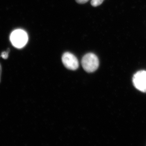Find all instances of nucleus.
<instances>
[{
  "mask_svg": "<svg viewBox=\"0 0 146 146\" xmlns=\"http://www.w3.org/2000/svg\"><path fill=\"white\" fill-rule=\"evenodd\" d=\"M104 0H92L91 1V5L94 7H97L102 4Z\"/></svg>",
  "mask_w": 146,
  "mask_h": 146,
  "instance_id": "nucleus-5",
  "label": "nucleus"
},
{
  "mask_svg": "<svg viewBox=\"0 0 146 146\" xmlns=\"http://www.w3.org/2000/svg\"><path fill=\"white\" fill-rule=\"evenodd\" d=\"M81 64L86 72H93L97 70L99 66L98 57L93 53H88L83 57Z\"/></svg>",
  "mask_w": 146,
  "mask_h": 146,
  "instance_id": "nucleus-1",
  "label": "nucleus"
},
{
  "mask_svg": "<svg viewBox=\"0 0 146 146\" xmlns=\"http://www.w3.org/2000/svg\"><path fill=\"white\" fill-rule=\"evenodd\" d=\"M10 40L13 46L18 48H21L27 43L28 35L25 31L21 29H17L11 33Z\"/></svg>",
  "mask_w": 146,
  "mask_h": 146,
  "instance_id": "nucleus-2",
  "label": "nucleus"
},
{
  "mask_svg": "<svg viewBox=\"0 0 146 146\" xmlns=\"http://www.w3.org/2000/svg\"><path fill=\"white\" fill-rule=\"evenodd\" d=\"M134 87L142 92L146 93V72L141 70L134 74L132 79Z\"/></svg>",
  "mask_w": 146,
  "mask_h": 146,
  "instance_id": "nucleus-3",
  "label": "nucleus"
},
{
  "mask_svg": "<svg viewBox=\"0 0 146 146\" xmlns=\"http://www.w3.org/2000/svg\"><path fill=\"white\" fill-rule=\"evenodd\" d=\"M76 1L80 4H84L87 3L89 0H76Z\"/></svg>",
  "mask_w": 146,
  "mask_h": 146,
  "instance_id": "nucleus-6",
  "label": "nucleus"
},
{
  "mask_svg": "<svg viewBox=\"0 0 146 146\" xmlns=\"http://www.w3.org/2000/svg\"><path fill=\"white\" fill-rule=\"evenodd\" d=\"M7 54L5 53V52H3V54H2V56H3V57L4 58H6L7 57Z\"/></svg>",
  "mask_w": 146,
  "mask_h": 146,
  "instance_id": "nucleus-7",
  "label": "nucleus"
},
{
  "mask_svg": "<svg viewBox=\"0 0 146 146\" xmlns=\"http://www.w3.org/2000/svg\"><path fill=\"white\" fill-rule=\"evenodd\" d=\"M62 62L65 67L70 70H76L79 67L77 58L70 52H66L64 54Z\"/></svg>",
  "mask_w": 146,
  "mask_h": 146,
  "instance_id": "nucleus-4",
  "label": "nucleus"
}]
</instances>
